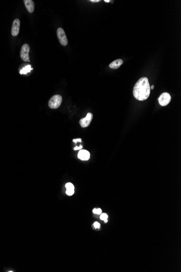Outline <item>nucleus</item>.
<instances>
[{
    "mask_svg": "<svg viewBox=\"0 0 181 272\" xmlns=\"http://www.w3.org/2000/svg\"><path fill=\"white\" fill-rule=\"evenodd\" d=\"M123 64V60L122 59H116L113 62H112V63H111L109 65V67L112 69H117L120 67V66L122 65Z\"/></svg>",
    "mask_w": 181,
    "mask_h": 272,
    "instance_id": "obj_10",
    "label": "nucleus"
},
{
    "mask_svg": "<svg viewBox=\"0 0 181 272\" xmlns=\"http://www.w3.org/2000/svg\"><path fill=\"white\" fill-rule=\"evenodd\" d=\"M24 3L26 9L30 13H32L34 11L35 4L32 0H24Z\"/></svg>",
    "mask_w": 181,
    "mask_h": 272,
    "instance_id": "obj_9",
    "label": "nucleus"
},
{
    "mask_svg": "<svg viewBox=\"0 0 181 272\" xmlns=\"http://www.w3.org/2000/svg\"><path fill=\"white\" fill-rule=\"evenodd\" d=\"M104 2H105L108 3V2H110V0H104Z\"/></svg>",
    "mask_w": 181,
    "mask_h": 272,
    "instance_id": "obj_19",
    "label": "nucleus"
},
{
    "mask_svg": "<svg viewBox=\"0 0 181 272\" xmlns=\"http://www.w3.org/2000/svg\"><path fill=\"white\" fill-rule=\"evenodd\" d=\"M57 36L59 39V42L63 46H66L68 44V39L65 31L62 28H58L57 29Z\"/></svg>",
    "mask_w": 181,
    "mask_h": 272,
    "instance_id": "obj_4",
    "label": "nucleus"
},
{
    "mask_svg": "<svg viewBox=\"0 0 181 272\" xmlns=\"http://www.w3.org/2000/svg\"><path fill=\"white\" fill-rule=\"evenodd\" d=\"M94 227H95V228H96V229H99L100 227V224L98 222H95L94 223Z\"/></svg>",
    "mask_w": 181,
    "mask_h": 272,
    "instance_id": "obj_15",
    "label": "nucleus"
},
{
    "mask_svg": "<svg viewBox=\"0 0 181 272\" xmlns=\"http://www.w3.org/2000/svg\"><path fill=\"white\" fill-rule=\"evenodd\" d=\"M93 213H95V214L100 215V214H101L102 213V211L101 209H100V208H99V209H95H95L93 210Z\"/></svg>",
    "mask_w": 181,
    "mask_h": 272,
    "instance_id": "obj_14",
    "label": "nucleus"
},
{
    "mask_svg": "<svg viewBox=\"0 0 181 272\" xmlns=\"http://www.w3.org/2000/svg\"><path fill=\"white\" fill-rule=\"evenodd\" d=\"M30 52V47L29 46L25 43L22 45L21 50L20 51V57L21 58L24 62H29V53Z\"/></svg>",
    "mask_w": 181,
    "mask_h": 272,
    "instance_id": "obj_3",
    "label": "nucleus"
},
{
    "mask_svg": "<svg viewBox=\"0 0 181 272\" xmlns=\"http://www.w3.org/2000/svg\"><path fill=\"white\" fill-rule=\"evenodd\" d=\"M63 101V97L59 95H54L48 102V106L51 109L58 108Z\"/></svg>",
    "mask_w": 181,
    "mask_h": 272,
    "instance_id": "obj_2",
    "label": "nucleus"
},
{
    "mask_svg": "<svg viewBox=\"0 0 181 272\" xmlns=\"http://www.w3.org/2000/svg\"><path fill=\"white\" fill-rule=\"evenodd\" d=\"M170 101H171V96L168 92L163 93L158 98L159 103L162 107H164V106H167L168 104H169Z\"/></svg>",
    "mask_w": 181,
    "mask_h": 272,
    "instance_id": "obj_5",
    "label": "nucleus"
},
{
    "mask_svg": "<svg viewBox=\"0 0 181 272\" xmlns=\"http://www.w3.org/2000/svg\"><path fill=\"white\" fill-rule=\"evenodd\" d=\"M78 158L83 161H86L90 158V153L86 150H80L78 154Z\"/></svg>",
    "mask_w": 181,
    "mask_h": 272,
    "instance_id": "obj_8",
    "label": "nucleus"
},
{
    "mask_svg": "<svg viewBox=\"0 0 181 272\" xmlns=\"http://www.w3.org/2000/svg\"><path fill=\"white\" fill-rule=\"evenodd\" d=\"M150 86L149 80L146 77H142L134 85L133 90L134 98L138 101H145L149 97Z\"/></svg>",
    "mask_w": 181,
    "mask_h": 272,
    "instance_id": "obj_1",
    "label": "nucleus"
},
{
    "mask_svg": "<svg viewBox=\"0 0 181 272\" xmlns=\"http://www.w3.org/2000/svg\"><path fill=\"white\" fill-rule=\"evenodd\" d=\"M73 141L74 142V143H77V142H81L82 141H81V138H77V139H73Z\"/></svg>",
    "mask_w": 181,
    "mask_h": 272,
    "instance_id": "obj_16",
    "label": "nucleus"
},
{
    "mask_svg": "<svg viewBox=\"0 0 181 272\" xmlns=\"http://www.w3.org/2000/svg\"><path fill=\"white\" fill-rule=\"evenodd\" d=\"M82 148H83V146H82V145H80V147H77V146L75 147L74 148V150H81Z\"/></svg>",
    "mask_w": 181,
    "mask_h": 272,
    "instance_id": "obj_17",
    "label": "nucleus"
},
{
    "mask_svg": "<svg viewBox=\"0 0 181 272\" xmlns=\"http://www.w3.org/2000/svg\"><path fill=\"white\" fill-rule=\"evenodd\" d=\"M31 67L32 66H31V65H28L24 67L22 70H20V74L21 75H27L28 73L30 72L31 71L33 70V69Z\"/></svg>",
    "mask_w": 181,
    "mask_h": 272,
    "instance_id": "obj_12",
    "label": "nucleus"
},
{
    "mask_svg": "<svg viewBox=\"0 0 181 272\" xmlns=\"http://www.w3.org/2000/svg\"><path fill=\"white\" fill-rule=\"evenodd\" d=\"M100 219L102 220V221H104L105 223H107V219H108V215H107V213H101V215H100Z\"/></svg>",
    "mask_w": 181,
    "mask_h": 272,
    "instance_id": "obj_13",
    "label": "nucleus"
},
{
    "mask_svg": "<svg viewBox=\"0 0 181 272\" xmlns=\"http://www.w3.org/2000/svg\"><path fill=\"white\" fill-rule=\"evenodd\" d=\"M150 89H151V90H153V89H154V85H152V86H151V87H150Z\"/></svg>",
    "mask_w": 181,
    "mask_h": 272,
    "instance_id": "obj_20",
    "label": "nucleus"
},
{
    "mask_svg": "<svg viewBox=\"0 0 181 272\" xmlns=\"http://www.w3.org/2000/svg\"><path fill=\"white\" fill-rule=\"evenodd\" d=\"M20 21L19 19L14 20L12 28V34L13 36H18L20 32Z\"/></svg>",
    "mask_w": 181,
    "mask_h": 272,
    "instance_id": "obj_7",
    "label": "nucleus"
},
{
    "mask_svg": "<svg viewBox=\"0 0 181 272\" xmlns=\"http://www.w3.org/2000/svg\"><path fill=\"white\" fill-rule=\"evenodd\" d=\"M65 187L66 188V193L67 195L72 196L74 193V185L71 182H68L66 184Z\"/></svg>",
    "mask_w": 181,
    "mask_h": 272,
    "instance_id": "obj_11",
    "label": "nucleus"
},
{
    "mask_svg": "<svg viewBox=\"0 0 181 272\" xmlns=\"http://www.w3.org/2000/svg\"><path fill=\"white\" fill-rule=\"evenodd\" d=\"M92 119H93V114L90 113H88L85 118H81L80 120L79 123L80 124V126L83 128H86L89 126Z\"/></svg>",
    "mask_w": 181,
    "mask_h": 272,
    "instance_id": "obj_6",
    "label": "nucleus"
},
{
    "mask_svg": "<svg viewBox=\"0 0 181 272\" xmlns=\"http://www.w3.org/2000/svg\"><path fill=\"white\" fill-rule=\"evenodd\" d=\"M100 0H90V2H100Z\"/></svg>",
    "mask_w": 181,
    "mask_h": 272,
    "instance_id": "obj_18",
    "label": "nucleus"
}]
</instances>
